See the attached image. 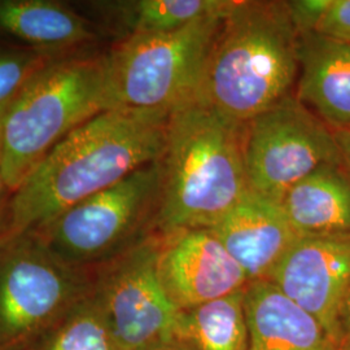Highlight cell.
Listing matches in <instances>:
<instances>
[{"label":"cell","instance_id":"17","mask_svg":"<svg viewBox=\"0 0 350 350\" xmlns=\"http://www.w3.org/2000/svg\"><path fill=\"white\" fill-rule=\"evenodd\" d=\"M244 289L178 310L172 341L191 350H248Z\"/></svg>","mask_w":350,"mask_h":350},{"label":"cell","instance_id":"21","mask_svg":"<svg viewBox=\"0 0 350 350\" xmlns=\"http://www.w3.org/2000/svg\"><path fill=\"white\" fill-rule=\"evenodd\" d=\"M332 0H286L288 16L299 36L315 33Z\"/></svg>","mask_w":350,"mask_h":350},{"label":"cell","instance_id":"22","mask_svg":"<svg viewBox=\"0 0 350 350\" xmlns=\"http://www.w3.org/2000/svg\"><path fill=\"white\" fill-rule=\"evenodd\" d=\"M315 33L350 43V0H332Z\"/></svg>","mask_w":350,"mask_h":350},{"label":"cell","instance_id":"18","mask_svg":"<svg viewBox=\"0 0 350 350\" xmlns=\"http://www.w3.org/2000/svg\"><path fill=\"white\" fill-rule=\"evenodd\" d=\"M232 0H127L94 3L120 39L165 34L217 13L225 12Z\"/></svg>","mask_w":350,"mask_h":350},{"label":"cell","instance_id":"15","mask_svg":"<svg viewBox=\"0 0 350 350\" xmlns=\"http://www.w3.org/2000/svg\"><path fill=\"white\" fill-rule=\"evenodd\" d=\"M0 33L53 59L79 55L98 39L88 18L53 0H0Z\"/></svg>","mask_w":350,"mask_h":350},{"label":"cell","instance_id":"8","mask_svg":"<svg viewBox=\"0 0 350 350\" xmlns=\"http://www.w3.org/2000/svg\"><path fill=\"white\" fill-rule=\"evenodd\" d=\"M243 156L252 192L282 204L323 165H342L325 122L292 94L243 124Z\"/></svg>","mask_w":350,"mask_h":350},{"label":"cell","instance_id":"7","mask_svg":"<svg viewBox=\"0 0 350 350\" xmlns=\"http://www.w3.org/2000/svg\"><path fill=\"white\" fill-rule=\"evenodd\" d=\"M30 231L0 240V350H27L94 289Z\"/></svg>","mask_w":350,"mask_h":350},{"label":"cell","instance_id":"28","mask_svg":"<svg viewBox=\"0 0 350 350\" xmlns=\"http://www.w3.org/2000/svg\"><path fill=\"white\" fill-rule=\"evenodd\" d=\"M340 350H350V345L349 347H345V348H341Z\"/></svg>","mask_w":350,"mask_h":350},{"label":"cell","instance_id":"27","mask_svg":"<svg viewBox=\"0 0 350 350\" xmlns=\"http://www.w3.org/2000/svg\"><path fill=\"white\" fill-rule=\"evenodd\" d=\"M10 104H11V101L0 107V152H1V135H3V125H4L5 113H7V111H8V107H10Z\"/></svg>","mask_w":350,"mask_h":350},{"label":"cell","instance_id":"23","mask_svg":"<svg viewBox=\"0 0 350 350\" xmlns=\"http://www.w3.org/2000/svg\"><path fill=\"white\" fill-rule=\"evenodd\" d=\"M13 191L8 187L0 174V240L10 235L11 227V201Z\"/></svg>","mask_w":350,"mask_h":350},{"label":"cell","instance_id":"1","mask_svg":"<svg viewBox=\"0 0 350 350\" xmlns=\"http://www.w3.org/2000/svg\"><path fill=\"white\" fill-rule=\"evenodd\" d=\"M170 113L111 109L77 127L13 193L8 237L47 224L139 167L161 160Z\"/></svg>","mask_w":350,"mask_h":350},{"label":"cell","instance_id":"9","mask_svg":"<svg viewBox=\"0 0 350 350\" xmlns=\"http://www.w3.org/2000/svg\"><path fill=\"white\" fill-rule=\"evenodd\" d=\"M160 237L95 269L94 293L124 350H150L170 342L178 310L157 270Z\"/></svg>","mask_w":350,"mask_h":350},{"label":"cell","instance_id":"6","mask_svg":"<svg viewBox=\"0 0 350 350\" xmlns=\"http://www.w3.org/2000/svg\"><path fill=\"white\" fill-rule=\"evenodd\" d=\"M226 12L172 33L117 40L105 53L107 111L173 112L193 100Z\"/></svg>","mask_w":350,"mask_h":350},{"label":"cell","instance_id":"5","mask_svg":"<svg viewBox=\"0 0 350 350\" xmlns=\"http://www.w3.org/2000/svg\"><path fill=\"white\" fill-rule=\"evenodd\" d=\"M163 180V161L147 163L30 232L63 262L95 270L156 235Z\"/></svg>","mask_w":350,"mask_h":350},{"label":"cell","instance_id":"4","mask_svg":"<svg viewBox=\"0 0 350 350\" xmlns=\"http://www.w3.org/2000/svg\"><path fill=\"white\" fill-rule=\"evenodd\" d=\"M107 111L105 55L51 62L11 101L5 113L0 174L16 192L64 138Z\"/></svg>","mask_w":350,"mask_h":350},{"label":"cell","instance_id":"3","mask_svg":"<svg viewBox=\"0 0 350 350\" xmlns=\"http://www.w3.org/2000/svg\"><path fill=\"white\" fill-rule=\"evenodd\" d=\"M156 235L214 228L250 191L243 124L199 101L169 116Z\"/></svg>","mask_w":350,"mask_h":350},{"label":"cell","instance_id":"20","mask_svg":"<svg viewBox=\"0 0 350 350\" xmlns=\"http://www.w3.org/2000/svg\"><path fill=\"white\" fill-rule=\"evenodd\" d=\"M56 59L42 52L0 51V107L12 101L26 83Z\"/></svg>","mask_w":350,"mask_h":350},{"label":"cell","instance_id":"2","mask_svg":"<svg viewBox=\"0 0 350 350\" xmlns=\"http://www.w3.org/2000/svg\"><path fill=\"white\" fill-rule=\"evenodd\" d=\"M299 37L284 1H232L193 100L240 124L269 109L297 82Z\"/></svg>","mask_w":350,"mask_h":350},{"label":"cell","instance_id":"12","mask_svg":"<svg viewBox=\"0 0 350 350\" xmlns=\"http://www.w3.org/2000/svg\"><path fill=\"white\" fill-rule=\"evenodd\" d=\"M212 231L250 282L269 280L300 237L280 204L250 189Z\"/></svg>","mask_w":350,"mask_h":350},{"label":"cell","instance_id":"26","mask_svg":"<svg viewBox=\"0 0 350 350\" xmlns=\"http://www.w3.org/2000/svg\"><path fill=\"white\" fill-rule=\"evenodd\" d=\"M150 350H191L188 349L187 347L179 344V342H175V341H170V342H166L163 345H160L157 348H153Z\"/></svg>","mask_w":350,"mask_h":350},{"label":"cell","instance_id":"11","mask_svg":"<svg viewBox=\"0 0 350 350\" xmlns=\"http://www.w3.org/2000/svg\"><path fill=\"white\" fill-rule=\"evenodd\" d=\"M269 280L338 342V312L350 284V235L299 237Z\"/></svg>","mask_w":350,"mask_h":350},{"label":"cell","instance_id":"16","mask_svg":"<svg viewBox=\"0 0 350 350\" xmlns=\"http://www.w3.org/2000/svg\"><path fill=\"white\" fill-rule=\"evenodd\" d=\"M300 237L350 235V176L344 165H323L280 204Z\"/></svg>","mask_w":350,"mask_h":350},{"label":"cell","instance_id":"19","mask_svg":"<svg viewBox=\"0 0 350 350\" xmlns=\"http://www.w3.org/2000/svg\"><path fill=\"white\" fill-rule=\"evenodd\" d=\"M27 350H124L113 335L94 289Z\"/></svg>","mask_w":350,"mask_h":350},{"label":"cell","instance_id":"25","mask_svg":"<svg viewBox=\"0 0 350 350\" xmlns=\"http://www.w3.org/2000/svg\"><path fill=\"white\" fill-rule=\"evenodd\" d=\"M334 135L341 152L344 169L350 176V130H338L334 131Z\"/></svg>","mask_w":350,"mask_h":350},{"label":"cell","instance_id":"13","mask_svg":"<svg viewBox=\"0 0 350 350\" xmlns=\"http://www.w3.org/2000/svg\"><path fill=\"white\" fill-rule=\"evenodd\" d=\"M244 305L248 350H340L325 325L270 280L250 282Z\"/></svg>","mask_w":350,"mask_h":350},{"label":"cell","instance_id":"14","mask_svg":"<svg viewBox=\"0 0 350 350\" xmlns=\"http://www.w3.org/2000/svg\"><path fill=\"white\" fill-rule=\"evenodd\" d=\"M295 96L331 130H350V43L318 33L299 37Z\"/></svg>","mask_w":350,"mask_h":350},{"label":"cell","instance_id":"24","mask_svg":"<svg viewBox=\"0 0 350 350\" xmlns=\"http://www.w3.org/2000/svg\"><path fill=\"white\" fill-rule=\"evenodd\" d=\"M338 340L340 349L350 345V284L341 304L338 317Z\"/></svg>","mask_w":350,"mask_h":350},{"label":"cell","instance_id":"10","mask_svg":"<svg viewBox=\"0 0 350 350\" xmlns=\"http://www.w3.org/2000/svg\"><path fill=\"white\" fill-rule=\"evenodd\" d=\"M157 270L176 310L225 297L250 283L211 228L160 237Z\"/></svg>","mask_w":350,"mask_h":350}]
</instances>
